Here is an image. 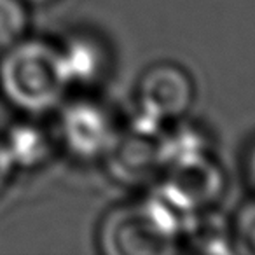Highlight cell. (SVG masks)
I'll return each mask as SVG.
<instances>
[{
  "label": "cell",
  "instance_id": "1",
  "mask_svg": "<svg viewBox=\"0 0 255 255\" xmlns=\"http://www.w3.org/2000/svg\"><path fill=\"white\" fill-rule=\"evenodd\" d=\"M68 88L60 47L46 40L25 37L0 54V95L21 114L53 112Z\"/></svg>",
  "mask_w": 255,
  "mask_h": 255
},
{
  "label": "cell",
  "instance_id": "2",
  "mask_svg": "<svg viewBox=\"0 0 255 255\" xmlns=\"http://www.w3.org/2000/svg\"><path fill=\"white\" fill-rule=\"evenodd\" d=\"M191 220L157 191L142 203L112 210L100 229V245L110 255L170 254L177 252Z\"/></svg>",
  "mask_w": 255,
  "mask_h": 255
},
{
  "label": "cell",
  "instance_id": "3",
  "mask_svg": "<svg viewBox=\"0 0 255 255\" xmlns=\"http://www.w3.org/2000/svg\"><path fill=\"white\" fill-rule=\"evenodd\" d=\"M136 100L138 114L131 128L159 136L191 109L194 102V82L178 65L157 63L142 75L136 88Z\"/></svg>",
  "mask_w": 255,
  "mask_h": 255
},
{
  "label": "cell",
  "instance_id": "4",
  "mask_svg": "<svg viewBox=\"0 0 255 255\" xmlns=\"http://www.w3.org/2000/svg\"><path fill=\"white\" fill-rule=\"evenodd\" d=\"M119 133L112 112L95 100H74L60 110L56 140L75 159H105Z\"/></svg>",
  "mask_w": 255,
  "mask_h": 255
},
{
  "label": "cell",
  "instance_id": "5",
  "mask_svg": "<svg viewBox=\"0 0 255 255\" xmlns=\"http://www.w3.org/2000/svg\"><path fill=\"white\" fill-rule=\"evenodd\" d=\"M164 173L166 180L161 192L191 217L208 212L210 206L222 196L226 184L222 168H219L210 154L173 164L166 168Z\"/></svg>",
  "mask_w": 255,
  "mask_h": 255
},
{
  "label": "cell",
  "instance_id": "6",
  "mask_svg": "<svg viewBox=\"0 0 255 255\" xmlns=\"http://www.w3.org/2000/svg\"><path fill=\"white\" fill-rule=\"evenodd\" d=\"M112 175L124 184H140L163 171L159 136L138 131L135 128L121 129L116 143L107 154Z\"/></svg>",
  "mask_w": 255,
  "mask_h": 255
},
{
  "label": "cell",
  "instance_id": "7",
  "mask_svg": "<svg viewBox=\"0 0 255 255\" xmlns=\"http://www.w3.org/2000/svg\"><path fill=\"white\" fill-rule=\"evenodd\" d=\"M2 140L16 170H35L44 166L53 156L54 136L32 121L14 124Z\"/></svg>",
  "mask_w": 255,
  "mask_h": 255
},
{
  "label": "cell",
  "instance_id": "8",
  "mask_svg": "<svg viewBox=\"0 0 255 255\" xmlns=\"http://www.w3.org/2000/svg\"><path fill=\"white\" fill-rule=\"evenodd\" d=\"M70 86L95 84L107 68V51L91 35H75L60 47Z\"/></svg>",
  "mask_w": 255,
  "mask_h": 255
},
{
  "label": "cell",
  "instance_id": "9",
  "mask_svg": "<svg viewBox=\"0 0 255 255\" xmlns=\"http://www.w3.org/2000/svg\"><path fill=\"white\" fill-rule=\"evenodd\" d=\"M30 26L25 0H0V54L26 37Z\"/></svg>",
  "mask_w": 255,
  "mask_h": 255
},
{
  "label": "cell",
  "instance_id": "10",
  "mask_svg": "<svg viewBox=\"0 0 255 255\" xmlns=\"http://www.w3.org/2000/svg\"><path fill=\"white\" fill-rule=\"evenodd\" d=\"M233 243L241 252L255 254V201L240 210L233 226Z\"/></svg>",
  "mask_w": 255,
  "mask_h": 255
},
{
  "label": "cell",
  "instance_id": "11",
  "mask_svg": "<svg viewBox=\"0 0 255 255\" xmlns=\"http://www.w3.org/2000/svg\"><path fill=\"white\" fill-rule=\"evenodd\" d=\"M14 171H16V166H14V163H12L11 156H9L7 147H5L4 140L0 138V196L4 194L5 189L11 185Z\"/></svg>",
  "mask_w": 255,
  "mask_h": 255
},
{
  "label": "cell",
  "instance_id": "12",
  "mask_svg": "<svg viewBox=\"0 0 255 255\" xmlns=\"http://www.w3.org/2000/svg\"><path fill=\"white\" fill-rule=\"evenodd\" d=\"M247 177L248 182H250L252 189L255 191V143L250 147L247 156Z\"/></svg>",
  "mask_w": 255,
  "mask_h": 255
},
{
  "label": "cell",
  "instance_id": "13",
  "mask_svg": "<svg viewBox=\"0 0 255 255\" xmlns=\"http://www.w3.org/2000/svg\"><path fill=\"white\" fill-rule=\"evenodd\" d=\"M26 4H35V5H47V4H53L56 0H25Z\"/></svg>",
  "mask_w": 255,
  "mask_h": 255
}]
</instances>
